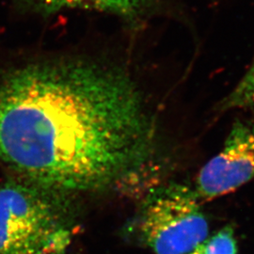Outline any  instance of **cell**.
Here are the masks:
<instances>
[{
    "label": "cell",
    "mask_w": 254,
    "mask_h": 254,
    "mask_svg": "<svg viewBox=\"0 0 254 254\" xmlns=\"http://www.w3.org/2000/svg\"><path fill=\"white\" fill-rule=\"evenodd\" d=\"M136 227L139 238L154 254H187L209 234L196 192L175 183L148 194Z\"/></svg>",
    "instance_id": "3957f363"
},
{
    "label": "cell",
    "mask_w": 254,
    "mask_h": 254,
    "mask_svg": "<svg viewBox=\"0 0 254 254\" xmlns=\"http://www.w3.org/2000/svg\"><path fill=\"white\" fill-rule=\"evenodd\" d=\"M66 193L19 178L0 186V254H67L75 218Z\"/></svg>",
    "instance_id": "7a4b0ae2"
},
{
    "label": "cell",
    "mask_w": 254,
    "mask_h": 254,
    "mask_svg": "<svg viewBox=\"0 0 254 254\" xmlns=\"http://www.w3.org/2000/svg\"><path fill=\"white\" fill-rule=\"evenodd\" d=\"M41 12L66 9H89L136 20L154 8L159 0H17Z\"/></svg>",
    "instance_id": "5b68a950"
},
{
    "label": "cell",
    "mask_w": 254,
    "mask_h": 254,
    "mask_svg": "<svg viewBox=\"0 0 254 254\" xmlns=\"http://www.w3.org/2000/svg\"><path fill=\"white\" fill-rule=\"evenodd\" d=\"M219 110L247 109L254 111V57L252 64L234 90L220 102Z\"/></svg>",
    "instance_id": "8992f818"
},
{
    "label": "cell",
    "mask_w": 254,
    "mask_h": 254,
    "mask_svg": "<svg viewBox=\"0 0 254 254\" xmlns=\"http://www.w3.org/2000/svg\"><path fill=\"white\" fill-rule=\"evenodd\" d=\"M0 162L64 193L96 191L149 163L155 127L131 78L83 61L14 64Z\"/></svg>",
    "instance_id": "6da1fadb"
},
{
    "label": "cell",
    "mask_w": 254,
    "mask_h": 254,
    "mask_svg": "<svg viewBox=\"0 0 254 254\" xmlns=\"http://www.w3.org/2000/svg\"><path fill=\"white\" fill-rule=\"evenodd\" d=\"M187 254H238L233 228H222Z\"/></svg>",
    "instance_id": "52a82bcc"
},
{
    "label": "cell",
    "mask_w": 254,
    "mask_h": 254,
    "mask_svg": "<svg viewBox=\"0 0 254 254\" xmlns=\"http://www.w3.org/2000/svg\"><path fill=\"white\" fill-rule=\"evenodd\" d=\"M254 179V122L237 121L222 149L200 170L195 192L200 200L230 194Z\"/></svg>",
    "instance_id": "277c9868"
}]
</instances>
